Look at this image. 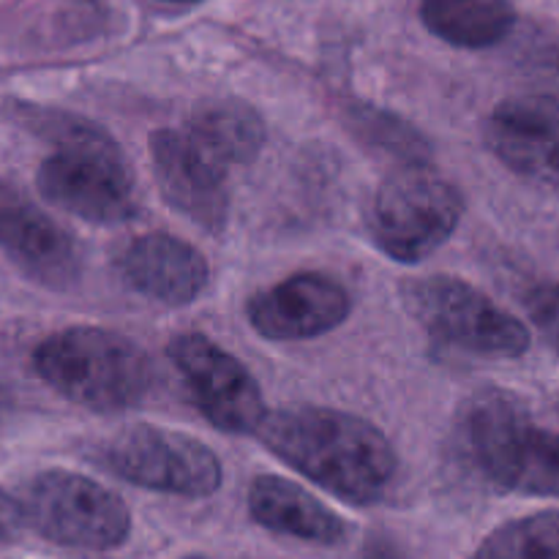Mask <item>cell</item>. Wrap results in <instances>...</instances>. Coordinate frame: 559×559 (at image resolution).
<instances>
[{
    "label": "cell",
    "mask_w": 559,
    "mask_h": 559,
    "mask_svg": "<svg viewBox=\"0 0 559 559\" xmlns=\"http://www.w3.org/2000/svg\"><path fill=\"white\" fill-rule=\"evenodd\" d=\"M22 511H20V502L14 497H9L5 491H0V544L3 540H11L22 527Z\"/></svg>",
    "instance_id": "21"
},
{
    "label": "cell",
    "mask_w": 559,
    "mask_h": 559,
    "mask_svg": "<svg viewBox=\"0 0 559 559\" xmlns=\"http://www.w3.org/2000/svg\"><path fill=\"white\" fill-rule=\"evenodd\" d=\"M151 156L164 200L200 227L218 233L229 213L224 164L197 145L186 131L175 129L153 134Z\"/></svg>",
    "instance_id": "11"
},
{
    "label": "cell",
    "mask_w": 559,
    "mask_h": 559,
    "mask_svg": "<svg viewBox=\"0 0 559 559\" xmlns=\"http://www.w3.org/2000/svg\"><path fill=\"white\" fill-rule=\"evenodd\" d=\"M462 213V191L445 175L426 162L404 164L377 189L371 240L396 262H420L456 233Z\"/></svg>",
    "instance_id": "5"
},
{
    "label": "cell",
    "mask_w": 559,
    "mask_h": 559,
    "mask_svg": "<svg viewBox=\"0 0 559 559\" xmlns=\"http://www.w3.org/2000/svg\"><path fill=\"white\" fill-rule=\"evenodd\" d=\"M186 559H202V557H186Z\"/></svg>",
    "instance_id": "22"
},
{
    "label": "cell",
    "mask_w": 559,
    "mask_h": 559,
    "mask_svg": "<svg viewBox=\"0 0 559 559\" xmlns=\"http://www.w3.org/2000/svg\"><path fill=\"white\" fill-rule=\"evenodd\" d=\"M420 16L435 36L464 49L502 41L516 22L511 0H424Z\"/></svg>",
    "instance_id": "16"
},
{
    "label": "cell",
    "mask_w": 559,
    "mask_h": 559,
    "mask_svg": "<svg viewBox=\"0 0 559 559\" xmlns=\"http://www.w3.org/2000/svg\"><path fill=\"white\" fill-rule=\"evenodd\" d=\"M118 273L131 289L167 306L200 298L211 278L205 257L186 240L167 233L140 235L120 249Z\"/></svg>",
    "instance_id": "14"
},
{
    "label": "cell",
    "mask_w": 559,
    "mask_h": 559,
    "mask_svg": "<svg viewBox=\"0 0 559 559\" xmlns=\"http://www.w3.org/2000/svg\"><path fill=\"white\" fill-rule=\"evenodd\" d=\"M22 522L58 546L87 551L118 549L131 533L126 502L107 486L69 473L49 469L22 489Z\"/></svg>",
    "instance_id": "6"
},
{
    "label": "cell",
    "mask_w": 559,
    "mask_h": 559,
    "mask_svg": "<svg viewBox=\"0 0 559 559\" xmlns=\"http://www.w3.org/2000/svg\"><path fill=\"white\" fill-rule=\"evenodd\" d=\"M186 134L222 164H249L265 145V123L240 102H213L189 118Z\"/></svg>",
    "instance_id": "17"
},
{
    "label": "cell",
    "mask_w": 559,
    "mask_h": 559,
    "mask_svg": "<svg viewBox=\"0 0 559 559\" xmlns=\"http://www.w3.org/2000/svg\"><path fill=\"white\" fill-rule=\"evenodd\" d=\"M349 309L353 300L336 278L304 271L257 293L246 317L267 342H306L342 325Z\"/></svg>",
    "instance_id": "10"
},
{
    "label": "cell",
    "mask_w": 559,
    "mask_h": 559,
    "mask_svg": "<svg viewBox=\"0 0 559 559\" xmlns=\"http://www.w3.org/2000/svg\"><path fill=\"white\" fill-rule=\"evenodd\" d=\"M249 511L257 524L289 538L333 546L347 535L342 516L300 486L276 475H262L249 486Z\"/></svg>",
    "instance_id": "15"
},
{
    "label": "cell",
    "mask_w": 559,
    "mask_h": 559,
    "mask_svg": "<svg viewBox=\"0 0 559 559\" xmlns=\"http://www.w3.org/2000/svg\"><path fill=\"white\" fill-rule=\"evenodd\" d=\"M473 559H559V511L502 524L478 546Z\"/></svg>",
    "instance_id": "18"
},
{
    "label": "cell",
    "mask_w": 559,
    "mask_h": 559,
    "mask_svg": "<svg viewBox=\"0 0 559 559\" xmlns=\"http://www.w3.org/2000/svg\"><path fill=\"white\" fill-rule=\"evenodd\" d=\"M33 123L58 145L36 178L52 205L91 224H123L136 216L134 175L107 131L69 115L33 118Z\"/></svg>",
    "instance_id": "2"
},
{
    "label": "cell",
    "mask_w": 559,
    "mask_h": 559,
    "mask_svg": "<svg viewBox=\"0 0 559 559\" xmlns=\"http://www.w3.org/2000/svg\"><path fill=\"white\" fill-rule=\"evenodd\" d=\"M33 366L49 388L80 407L118 413L145 402L153 385L147 355L107 328H66L44 338Z\"/></svg>",
    "instance_id": "3"
},
{
    "label": "cell",
    "mask_w": 559,
    "mask_h": 559,
    "mask_svg": "<svg viewBox=\"0 0 559 559\" xmlns=\"http://www.w3.org/2000/svg\"><path fill=\"white\" fill-rule=\"evenodd\" d=\"M98 464L126 484L175 497H211L224 478L218 456L200 440L145 424L104 442Z\"/></svg>",
    "instance_id": "8"
},
{
    "label": "cell",
    "mask_w": 559,
    "mask_h": 559,
    "mask_svg": "<svg viewBox=\"0 0 559 559\" xmlns=\"http://www.w3.org/2000/svg\"><path fill=\"white\" fill-rule=\"evenodd\" d=\"M527 311L540 336L559 355V284H540L527 295Z\"/></svg>",
    "instance_id": "20"
},
{
    "label": "cell",
    "mask_w": 559,
    "mask_h": 559,
    "mask_svg": "<svg viewBox=\"0 0 559 559\" xmlns=\"http://www.w3.org/2000/svg\"><path fill=\"white\" fill-rule=\"evenodd\" d=\"M355 126L364 131V136L369 142H380L382 147H391V151L402 153L407 158V164L426 162L420 134H415L409 126L399 123L391 115H371L369 109H360V115L355 118Z\"/></svg>",
    "instance_id": "19"
},
{
    "label": "cell",
    "mask_w": 559,
    "mask_h": 559,
    "mask_svg": "<svg viewBox=\"0 0 559 559\" xmlns=\"http://www.w3.org/2000/svg\"><path fill=\"white\" fill-rule=\"evenodd\" d=\"M486 142L506 167L559 191V107L551 98H508L486 120Z\"/></svg>",
    "instance_id": "13"
},
{
    "label": "cell",
    "mask_w": 559,
    "mask_h": 559,
    "mask_svg": "<svg viewBox=\"0 0 559 559\" xmlns=\"http://www.w3.org/2000/svg\"><path fill=\"white\" fill-rule=\"evenodd\" d=\"M475 469L497 489L559 497V426L544 424L522 399L486 393L464 415Z\"/></svg>",
    "instance_id": "4"
},
{
    "label": "cell",
    "mask_w": 559,
    "mask_h": 559,
    "mask_svg": "<svg viewBox=\"0 0 559 559\" xmlns=\"http://www.w3.org/2000/svg\"><path fill=\"white\" fill-rule=\"evenodd\" d=\"M260 440L295 473L353 506L382 500L399 469L385 435L369 420L338 409L289 407L267 413Z\"/></svg>",
    "instance_id": "1"
},
{
    "label": "cell",
    "mask_w": 559,
    "mask_h": 559,
    "mask_svg": "<svg viewBox=\"0 0 559 559\" xmlns=\"http://www.w3.org/2000/svg\"><path fill=\"white\" fill-rule=\"evenodd\" d=\"M0 249L31 278L66 289L80 276L74 238L27 200L20 189L0 180Z\"/></svg>",
    "instance_id": "12"
},
{
    "label": "cell",
    "mask_w": 559,
    "mask_h": 559,
    "mask_svg": "<svg viewBox=\"0 0 559 559\" xmlns=\"http://www.w3.org/2000/svg\"><path fill=\"white\" fill-rule=\"evenodd\" d=\"M189 396L202 418L227 435H257L267 418L265 399L251 371L202 333H183L169 344Z\"/></svg>",
    "instance_id": "9"
},
{
    "label": "cell",
    "mask_w": 559,
    "mask_h": 559,
    "mask_svg": "<svg viewBox=\"0 0 559 559\" xmlns=\"http://www.w3.org/2000/svg\"><path fill=\"white\" fill-rule=\"evenodd\" d=\"M404 300L409 314L448 347L480 358H519L530 349L527 328L462 278H415L404 287Z\"/></svg>",
    "instance_id": "7"
}]
</instances>
